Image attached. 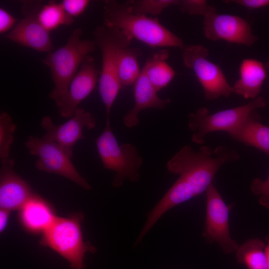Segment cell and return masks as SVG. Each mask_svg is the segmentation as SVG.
Segmentation results:
<instances>
[{
	"label": "cell",
	"mask_w": 269,
	"mask_h": 269,
	"mask_svg": "<svg viewBox=\"0 0 269 269\" xmlns=\"http://www.w3.org/2000/svg\"><path fill=\"white\" fill-rule=\"evenodd\" d=\"M41 126L46 131L42 138L58 144L72 158L73 146L85 138L83 129H94L96 120L92 113L79 107L74 115L64 123L55 125L51 118L46 116L42 118Z\"/></svg>",
	"instance_id": "obj_13"
},
{
	"label": "cell",
	"mask_w": 269,
	"mask_h": 269,
	"mask_svg": "<svg viewBox=\"0 0 269 269\" xmlns=\"http://www.w3.org/2000/svg\"><path fill=\"white\" fill-rule=\"evenodd\" d=\"M205 194L206 217L203 237L207 243H217L225 254L236 252L240 245L230 236L228 207L213 183Z\"/></svg>",
	"instance_id": "obj_10"
},
{
	"label": "cell",
	"mask_w": 269,
	"mask_h": 269,
	"mask_svg": "<svg viewBox=\"0 0 269 269\" xmlns=\"http://www.w3.org/2000/svg\"><path fill=\"white\" fill-rule=\"evenodd\" d=\"M23 18L4 37L20 46L49 53L53 45L49 32L41 24L38 13L44 2L42 0L22 1Z\"/></svg>",
	"instance_id": "obj_11"
},
{
	"label": "cell",
	"mask_w": 269,
	"mask_h": 269,
	"mask_svg": "<svg viewBox=\"0 0 269 269\" xmlns=\"http://www.w3.org/2000/svg\"><path fill=\"white\" fill-rule=\"evenodd\" d=\"M168 56L166 49L160 50L148 58L143 66L148 80L157 92L166 87L176 74L166 62Z\"/></svg>",
	"instance_id": "obj_21"
},
{
	"label": "cell",
	"mask_w": 269,
	"mask_h": 269,
	"mask_svg": "<svg viewBox=\"0 0 269 269\" xmlns=\"http://www.w3.org/2000/svg\"><path fill=\"white\" fill-rule=\"evenodd\" d=\"M267 244L265 247V252L267 257V269H269V237L267 238Z\"/></svg>",
	"instance_id": "obj_33"
},
{
	"label": "cell",
	"mask_w": 269,
	"mask_h": 269,
	"mask_svg": "<svg viewBox=\"0 0 269 269\" xmlns=\"http://www.w3.org/2000/svg\"><path fill=\"white\" fill-rule=\"evenodd\" d=\"M267 77V69L262 62L245 58L240 66L239 78L233 86L234 93L245 99L254 100L260 96Z\"/></svg>",
	"instance_id": "obj_19"
},
{
	"label": "cell",
	"mask_w": 269,
	"mask_h": 269,
	"mask_svg": "<svg viewBox=\"0 0 269 269\" xmlns=\"http://www.w3.org/2000/svg\"><path fill=\"white\" fill-rule=\"evenodd\" d=\"M93 36L102 57L100 95L105 107L106 119H110L112 107L122 87L118 74L120 53L122 49L131 46L133 39L118 28L103 23L95 29Z\"/></svg>",
	"instance_id": "obj_3"
},
{
	"label": "cell",
	"mask_w": 269,
	"mask_h": 269,
	"mask_svg": "<svg viewBox=\"0 0 269 269\" xmlns=\"http://www.w3.org/2000/svg\"><path fill=\"white\" fill-rule=\"evenodd\" d=\"M132 11L136 14L147 15H158L166 8L178 5V0H129Z\"/></svg>",
	"instance_id": "obj_26"
},
{
	"label": "cell",
	"mask_w": 269,
	"mask_h": 269,
	"mask_svg": "<svg viewBox=\"0 0 269 269\" xmlns=\"http://www.w3.org/2000/svg\"><path fill=\"white\" fill-rule=\"evenodd\" d=\"M10 212L8 210L0 209V232H3L6 227Z\"/></svg>",
	"instance_id": "obj_32"
},
{
	"label": "cell",
	"mask_w": 269,
	"mask_h": 269,
	"mask_svg": "<svg viewBox=\"0 0 269 269\" xmlns=\"http://www.w3.org/2000/svg\"><path fill=\"white\" fill-rule=\"evenodd\" d=\"M25 146L30 154L38 157L35 163L38 170L60 175L87 190L91 189L72 163L71 157L57 143L30 135Z\"/></svg>",
	"instance_id": "obj_9"
},
{
	"label": "cell",
	"mask_w": 269,
	"mask_h": 269,
	"mask_svg": "<svg viewBox=\"0 0 269 269\" xmlns=\"http://www.w3.org/2000/svg\"><path fill=\"white\" fill-rule=\"evenodd\" d=\"M95 142L103 167L115 172L113 187L122 186L126 180L138 182L142 158L134 145L118 143L112 132L110 119H106V127Z\"/></svg>",
	"instance_id": "obj_6"
},
{
	"label": "cell",
	"mask_w": 269,
	"mask_h": 269,
	"mask_svg": "<svg viewBox=\"0 0 269 269\" xmlns=\"http://www.w3.org/2000/svg\"><path fill=\"white\" fill-rule=\"evenodd\" d=\"M90 2L89 0H63L60 3L65 12L74 18L81 15Z\"/></svg>",
	"instance_id": "obj_29"
},
{
	"label": "cell",
	"mask_w": 269,
	"mask_h": 269,
	"mask_svg": "<svg viewBox=\"0 0 269 269\" xmlns=\"http://www.w3.org/2000/svg\"><path fill=\"white\" fill-rule=\"evenodd\" d=\"M57 217L50 203L35 193L19 210L18 218L22 227L34 234H42Z\"/></svg>",
	"instance_id": "obj_17"
},
{
	"label": "cell",
	"mask_w": 269,
	"mask_h": 269,
	"mask_svg": "<svg viewBox=\"0 0 269 269\" xmlns=\"http://www.w3.org/2000/svg\"><path fill=\"white\" fill-rule=\"evenodd\" d=\"M193 190L183 179H178L150 212L136 242L139 243L159 218L167 211L194 197Z\"/></svg>",
	"instance_id": "obj_18"
},
{
	"label": "cell",
	"mask_w": 269,
	"mask_h": 269,
	"mask_svg": "<svg viewBox=\"0 0 269 269\" xmlns=\"http://www.w3.org/2000/svg\"><path fill=\"white\" fill-rule=\"evenodd\" d=\"M82 32L80 28L74 29L64 45L47 53L42 60L51 72L54 89L49 97L56 104L67 94L71 81L85 58L96 49L93 40L81 38Z\"/></svg>",
	"instance_id": "obj_4"
},
{
	"label": "cell",
	"mask_w": 269,
	"mask_h": 269,
	"mask_svg": "<svg viewBox=\"0 0 269 269\" xmlns=\"http://www.w3.org/2000/svg\"><path fill=\"white\" fill-rule=\"evenodd\" d=\"M264 65L266 69L269 70V61H267Z\"/></svg>",
	"instance_id": "obj_34"
},
{
	"label": "cell",
	"mask_w": 269,
	"mask_h": 269,
	"mask_svg": "<svg viewBox=\"0 0 269 269\" xmlns=\"http://www.w3.org/2000/svg\"><path fill=\"white\" fill-rule=\"evenodd\" d=\"M229 135L236 141L252 146L269 156V126L263 124L256 110Z\"/></svg>",
	"instance_id": "obj_20"
},
{
	"label": "cell",
	"mask_w": 269,
	"mask_h": 269,
	"mask_svg": "<svg viewBox=\"0 0 269 269\" xmlns=\"http://www.w3.org/2000/svg\"><path fill=\"white\" fill-rule=\"evenodd\" d=\"M141 55L140 50L131 46L122 49L119 61L118 74L122 86L134 85L138 77L141 70L138 59Z\"/></svg>",
	"instance_id": "obj_23"
},
{
	"label": "cell",
	"mask_w": 269,
	"mask_h": 269,
	"mask_svg": "<svg viewBox=\"0 0 269 269\" xmlns=\"http://www.w3.org/2000/svg\"><path fill=\"white\" fill-rule=\"evenodd\" d=\"M39 20L42 26L49 32L61 25H69L74 18L63 9L60 2L50 0L43 3L38 13Z\"/></svg>",
	"instance_id": "obj_24"
},
{
	"label": "cell",
	"mask_w": 269,
	"mask_h": 269,
	"mask_svg": "<svg viewBox=\"0 0 269 269\" xmlns=\"http://www.w3.org/2000/svg\"><path fill=\"white\" fill-rule=\"evenodd\" d=\"M0 208L9 211L19 210L34 194L29 185L13 169L10 158L1 162Z\"/></svg>",
	"instance_id": "obj_15"
},
{
	"label": "cell",
	"mask_w": 269,
	"mask_h": 269,
	"mask_svg": "<svg viewBox=\"0 0 269 269\" xmlns=\"http://www.w3.org/2000/svg\"><path fill=\"white\" fill-rule=\"evenodd\" d=\"M240 158L237 150L224 146L213 149L204 145L195 150L185 145L168 161L166 168L183 178L197 196L206 192L223 164Z\"/></svg>",
	"instance_id": "obj_1"
},
{
	"label": "cell",
	"mask_w": 269,
	"mask_h": 269,
	"mask_svg": "<svg viewBox=\"0 0 269 269\" xmlns=\"http://www.w3.org/2000/svg\"><path fill=\"white\" fill-rule=\"evenodd\" d=\"M16 125L11 116L6 112L0 115V159L1 162L9 158L11 144L14 140Z\"/></svg>",
	"instance_id": "obj_25"
},
{
	"label": "cell",
	"mask_w": 269,
	"mask_h": 269,
	"mask_svg": "<svg viewBox=\"0 0 269 269\" xmlns=\"http://www.w3.org/2000/svg\"><path fill=\"white\" fill-rule=\"evenodd\" d=\"M83 216L76 213L68 217H57L51 226L42 234L40 244L56 252L72 269H85V255L96 248L84 241L81 224Z\"/></svg>",
	"instance_id": "obj_5"
},
{
	"label": "cell",
	"mask_w": 269,
	"mask_h": 269,
	"mask_svg": "<svg viewBox=\"0 0 269 269\" xmlns=\"http://www.w3.org/2000/svg\"><path fill=\"white\" fill-rule=\"evenodd\" d=\"M203 31L206 38L214 41L223 40L251 46L258 40L246 19L237 15L219 13L211 5L203 15Z\"/></svg>",
	"instance_id": "obj_12"
},
{
	"label": "cell",
	"mask_w": 269,
	"mask_h": 269,
	"mask_svg": "<svg viewBox=\"0 0 269 269\" xmlns=\"http://www.w3.org/2000/svg\"><path fill=\"white\" fill-rule=\"evenodd\" d=\"M250 188L253 194L258 197L259 203L269 210V174L266 180L255 178L251 183Z\"/></svg>",
	"instance_id": "obj_27"
},
{
	"label": "cell",
	"mask_w": 269,
	"mask_h": 269,
	"mask_svg": "<svg viewBox=\"0 0 269 269\" xmlns=\"http://www.w3.org/2000/svg\"><path fill=\"white\" fill-rule=\"evenodd\" d=\"M133 86L134 106L123 118L124 124L128 128L138 124V114L141 111L150 108L163 109L171 102L170 99H162L158 96V92L148 80L143 67Z\"/></svg>",
	"instance_id": "obj_16"
},
{
	"label": "cell",
	"mask_w": 269,
	"mask_h": 269,
	"mask_svg": "<svg viewBox=\"0 0 269 269\" xmlns=\"http://www.w3.org/2000/svg\"><path fill=\"white\" fill-rule=\"evenodd\" d=\"M102 17L103 24L116 27L132 39H136L151 47H174L182 50L183 40L156 17L138 14L131 8L129 0H106Z\"/></svg>",
	"instance_id": "obj_2"
},
{
	"label": "cell",
	"mask_w": 269,
	"mask_h": 269,
	"mask_svg": "<svg viewBox=\"0 0 269 269\" xmlns=\"http://www.w3.org/2000/svg\"><path fill=\"white\" fill-rule=\"evenodd\" d=\"M267 105L266 99L259 96L250 103L210 114L206 107H201L188 115V126L192 132L191 140L197 144L205 142V136L217 131L232 133L245 122L253 112Z\"/></svg>",
	"instance_id": "obj_7"
},
{
	"label": "cell",
	"mask_w": 269,
	"mask_h": 269,
	"mask_svg": "<svg viewBox=\"0 0 269 269\" xmlns=\"http://www.w3.org/2000/svg\"><path fill=\"white\" fill-rule=\"evenodd\" d=\"M178 6L182 12L203 16L210 5L205 0H180Z\"/></svg>",
	"instance_id": "obj_28"
},
{
	"label": "cell",
	"mask_w": 269,
	"mask_h": 269,
	"mask_svg": "<svg viewBox=\"0 0 269 269\" xmlns=\"http://www.w3.org/2000/svg\"><path fill=\"white\" fill-rule=\"evenodd\" d=\"M265 247V242L260 239L248 240L236 252L237 262L247 269H266Z\"/></svg>",
	"instance_id": "obj_22"
},
{
	"label": "cell",
	"mask_w": 269,
	"mask_h": 269,
	"mask_svg": "<svg viewBox=\"0 0 269 269\" xmlns=\"http://www.w3.org/2000/svg\"><path fill=\"white\" fill-rule=\"evenodd\" d=\"M182 50L183 64L194 72L206 100L227 98L234 93L220 67L208 59L209 52L206 47L200 44L189 45Z\"/></svg>",
	"instance_id": "obj_8"
},
{
	"label": "cell",
	"mask_w": 269,
	"mask_h": 269,
	"mask_svg": "<svg viewBox=\"0 0 269 269\" xmlns=\"http://www.w3.org/2000/svg\"><path fill=\"white\" fill-rule=\"evenodd\" d=\"M100 74L94 58L88 55L71 80L67 94L56 104L61 117L70 119L74 115L80 103L95 89Z\"/></svg>",
	"instance_id": "obj_14"
},
{
	"label": "cell",
	"mask_w": 269,
	"mask_h": 269,
	"mask_svg": "<svg viewBox=\"0 0 269 269\" xmlns=\"http://www.w3.org/2000/svg\"><path fill=\"white\" fill-rule=\"evenodd\" d=\"M229 1L251 9L260 8L269 5V0H233Z\"/></svg>",
	"instance_id": "obj_31"
},
{
	"label": "cell",
	"mask_w": 269,
	"mask_h": 269,
	"mask_svg": "<svg viewBox=\"0 0 269 269\" xmlns=\"http://www.w3.org/2000/svg\"><path fill=\"white\" fill-rule=\"evenodd\" d=\"M10 12L5 9L0 8V34H3L11 30L17 21Z\"/></svg>",
	"instance_id": "obj_30"
}]
</instances>
